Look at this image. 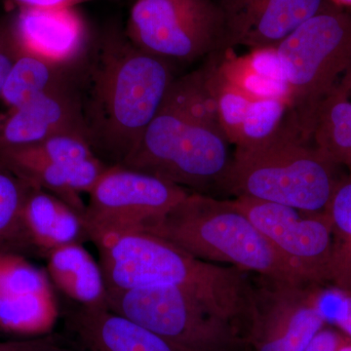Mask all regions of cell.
Returning a JSON list of instances; mask_svg holds the SVG:
<instances>
[{
    "mask_svg": "<svg viewBox=\"0 0 351 351\" xmlns=\"http://www.w3.org/2000/svg\"><path fill=\"white\" fill-rule=\"evenodd\" d=\"M126 36L169 62L191 63L226 50L225 15L216 0H137Z\"/></svg>",
    "mask_w": 351,
    "mask_h": 351,
    "instance_id": "8",
    "label": "cell"
},
{
    "mask_svg": "<svg viewBox=\"0 0 351 351\" xmlns=\"http://www.w3.org/2000/svg\"><path fill=\"white\" fill-rule=\"evenodd\" d=\"M276 49L290 89L289 112L311 137L321 104L351 73V13L331 2Z\"/></svg>",
    "mask_w": 351,
    "mask_h": 351,
    "instance_id": "7",
    "label": "cell"
},
{
    "mask_svg": "<svg viewBox=\"0 0 351 351\" xmlns=\"http://www.w3.org/2000/svg\"><path fill=\"white\" fill-rule=\"evenodd\" d=\"M32 186L0 164V252L36 256L23 223V207Z\"/></svg>",
    "mask_w": 351,
    "mask_h": 351,
    "instance_id": "23",
    "label": "cell"
},
{
    "mask_svg": "<svg viewBox=\"0 0 351 351\" xmlns=\"http://www.w3.org/2000/svg\"><path fill=\"white\" fill-rule=\"evenodd\" d=\"M351 73L323 101L311 131L313 145L338 166L351 158Z\"/></svg>",
    "mask_w": 351,
    "mask_h": 351,
    "instance_id": "21",
    "label": "cell"
},
{
    "mask_svg": "<svg viewBox=\"0 0 351 351\" xmlns=\"http://www.w3.org/2000/svg\"><path fill=\"white\" fill-rule=\"evenodd\" d=\"M331 219L332 246L327 284L351 293V180H341L326 210Z\"/></svg>",
    "mask_w": 351,
    "mask_h": 351,
    "instance_id": "22",
    "label": "cell"
},
{
    "mask_svg": "<svg viewBox=\"0 0 351 351\" xmlns=\"http://www.w3.org/2000/svg\"><path fill=\"white\" fill-rule=\"evenodd\" d=\"M230 145L221 127L164 99L137 147L119 166L208 195L221 189L230 171Z\"/></svg>",
    "mask_w": 351,
    "mask_h": 351,
    "instance_id": "6",
    "label": "cell"
},
{
    "mask_svg": "<svg viewBox=\"0 0 351 351\" xmlns=\"http://www.w3.org/2000/svg\"><path fill=\"white\" fill-rule=\"evenodd\" d=\"M0 351H85L73 339L62 335L49 334L20 339L0 341Z\"/></svg>",
    "mask_w": 351,
    "mask_h": 351,
    "instance_id": "26",
    "label": "cell"
},
{
    "mask_svg": "<svg viewBox=\"0 0 351 351\" xmlns=\"http://www.w3.org/2000/svg\"><path fill=\"white\" fill-rule=\"evenodd\" d=\"M12 25L22 52L61 64L73 63L84 52L86 29L73 8H21Z\"/></svg>",
    "mask_w": 351,
    "mask_h": 351,
    "instance_id": "16",
    "label": "cell"
},
{
    "mask_svg": "<svg viewBox=\"0 0 351 351\" xmlns=\"http://www.w3.org/2000/svg\"><path fill=\"white\" fill-rule=\"evenodd\" d=\"M325 291L258 276L247 322L243 351H304L328 324Z\"/></svg>",
    "mask_w": 351,
    "mask_h": 351,
    "instance_id": "10",
    "label": "cell"
},
{
    "mask_svg": "<svg viewBox=\"0 0 351 351\" xmlns=\"http://www.w3.org/2000/svg\"><path fill=\"white\" fill-rule=\"evenodd\" d=\"M329 294L334 301L332 307H323L328 324L338 328L351 339V293L339 292L332 289Z\"/></svg>",
    "mask_w": 351,
    "mask_h": 351,
    "instance_id": "27",
    "label": "cell"
},
{
    "mask_svg": "<svg viewBox=\"0 0 351 351\" xmlns=\"http://www.w3.org/2000/svg\"><path fill=\"white\" fill-rule=\"evenodd\" d=\"M69 304L64 325L85 351H184L108 307Z\"/></svg>",
    "mask_w": 351,
    "mask_h": 351,
    "instance_id": "15",
    "label": "cell"
},
{
    "mask_svg": "<svg viewBox=\"0 0 351 351\" xmlns=\"http://www.w3.org/2000/svg\"><path fill=\"white\" fill-rule=\"evenodd\" d=\"M59 315L46 270L25 256L0 252V332L43 336L52 332Z\"/></svg>",
    "mask_w": 351,
    "mask_h": 351,
    "instance_id": "12",
    "label": "cell"
},
{
    "mask_svg": "<svg viewBox=\"0 0 351 351\" xmlns=\"http://www.w3.org/2000/svg\"><path fill=\"white\" fill-rule=\"evenodd\" d=\"M337 351H351V339L346 336Z\"/></svg>",
    "mask_w": 351,
    "mask_h": 351,
    "instance_id": "31",
    "label": "cell"
},
{
    "mask_svg": "<svg viewBox=\"0 0 351 351\" xmlns=\"http://www.w3.org/2000/svg\"><path fill=\"white\" fill-rule=\"evenodd\" d=\"M78 60L69 64L55 63L21 51L6 76L0 98L7 107L15 108L40 95L71 84Z\"/></svg>",
    "mask_w": 351,
    "mask_h": 351,
    "instance_id": "20",
    "label": "cell"
},
{
    "mask_svg": "<svg viewBox=\"0 0 351 351\" xmlns=\"http://www.w3.org/2000/svg\"><path fill=\"white\" fill-rule=\"evenodd\" d=\"M78 64L75 88L85 140L103 162L121 165L160 110L174 69L117 32L103 38L86 63Z\"/></svg>",
    "mask_w": 351,
    "mask_h": 351,
    "instance_id": "1",
    "label": "cell"
},
{
    "mask_svg": "<svg viewBox=\"0 0 351 351\" xmlns=\"http://www.w3.org/2000/svg\"><path fill=\"white\" fill-rule=\"evenodd\" d=\"M20 53L19 44L13 31L12 21L0 22V93L6 76Z\"/></svg>",
    "mask_w": 351,
    "mask_h": 351,
    "instance_id": "28",
    "label": "cell"
},
{
    "mask_svg": "<svg viewBox=\"0 0 351 351\" xmlns=\"http://www.w3.org/2000/svg\"><path fill=\"white\" fill-rule=\"evenodd\" d=\"M232 201L314 284L321 287L327 284L332 246V223L327 212L309 213L248 196H237Z\"/></svg>",
    "mask_w": 351,
    "mask_h": 351,
    "instance_id": "11",
    "label": "cell"
},
{
    "mask_svg": "<svg viewBox=\"0 0 351 351\" xmlns=\"http://www.w3.org/2000/svg\"><path fill=\"white\" fill-rule=\"evenodd\" d=\"M189 193L140 171L110 166L88 193L85 226L90 241L117 233L143 232Z\"/></svg>",
    "mask_w": 351,
    "mask_h": 351,
    "instance_id": "9",
    "label": "cell"
},
{
    "mask_svg": "<svg viewBox=\"0 0 351 351\" xmlns=\"http://www.w3.org/2000/svg\"><path fill=\"white\" fill-rule=\"evenodd\" d=\"M345 337L338 328L326 324L313 337L304 351H337Z\"/></svg>",
    "mask_w": 351,
    "mask_h": 351,
    "instance_id": "29",
    "label": "cell"
},
{
    "mask_svg": "<svg viewBox=\"0 0 351 351\" xmlns=\"http://www.w3.org/2000/svg\"><path fill=\"white\" fill-rule=\"evenodd\" d=\"M108 292L165 286L195 289L250 313V274L198 260L160 237L142 232L106 235L93 241Z\"/></svg>",
    "mask_w": 351,
    "mask_h": 351,
    "instance_id": "4",
    "label": "cell"
},
{
    "mask_svg": "<svg viewBox=\"0 0 351 351\" xmlns=\"http://www.w3.org/2000/svg\"><path fill=\"white\" fill-rule=\"evenodd\" d=\"M221 75L254 99H283L290 105V89L276 48L251 49L243 56L232 49L219 54Z\"/></svg>",
    "mask_w": 351,
    "mask_h": 351,
    "instance_id": "19",
    "label": "cell"
},
{
    "mask_svg": "<svg viewBox=\"0 0 351 351\" xmlns=\"http://www.w3.org/2000/svg\"><path fill=\"white\" fill-rule=\"evenodd\" d=\"M330 2H332L335 5L341 7H351V0H329Z\"/></svg>",
    "mask_w": 351,
    "mask_h": 351,
    "instance_id": "32",
    "label": "cell"
},
{
    "mask_svg": "<svg viewBox=\"0 0 351 351\" xmlns=\"http://www.w3.org/2000/svg\"><path fill=\"white\" fill-rule=\"evenodd\" d=\"M338 167L288 113L282 126L269 140L235 147L221 189L237 197L248 196L323 213L341 181L337 176Z\"/></svg>",
    "mask_w": 351,
    "mask_h": 351,
    "instance_id": "3",
    "label": "cell"
},
{
    "mask_svg": "<svg viewBox=\"0 0 351 351\" xmlns=\"http://www.w3.org/2000/svg\"><path fill=\"white\" fill-rule=\"evenodd\" d=\"M108 304L184 351H243L248 314L207 293L136 289L108 292Z\"/></svg>",
    "mask_w": 351,
    "mask_h": 351,
    "instance_id": "5",
    "label": "cell"
},
{
    "mask_svg": "<svg viewBox=\"0 0 351 351\" xmlns=\"http://www.w3.org/2000/svg\"><path fill=\"white\" fill-rule=\"evenodd\" d=\"M346 168L348 170V179L351 180V158L350 162L348 163V165H346Z\"/></svg>",
    "mask_w": 351,
    "mask_h": 351,
    "instance_id": "33",
    "label": "cell"
},
{
    "mask_svg": "<svg viewBox=\"0 0 351 351\" xmlns=\"http://www.w3.org/2000/svg\"><path fill=\"white\" fill-rule=\"evenodd\" d=\"M142 232L160 237L204 262L228 265L281 282L316 285L232 200L189 193Z\"/></svg>",
    "mask_w": 351,
    "mask_h": 351,
    "instance_id": "2",
    "label": "cell"
},
{
    "mask_svg": "<svg viewBox=\"0 0 351 351\" xmlns=\"http://www.w3.org/2000/svg\"><path fill=\"white\" fill-rule=\"evenodd\" d=\"M45 258L51 283L69 302L87 307H108L107 284L100 263L82 243L60 247Z\"/></svg>",
    "mask_w": 351,
    "mask_h": 351,
    "instance_id": "18",
    "label": "cell"
},
{
    "mask_svg": "<svg viewBox=\"0 0 351 351\" xmlns=\"http://www.w3.org/2000/svg\"><path fill=\"white\" fill-rule=\"evenodd\" d=\"M23 223L39 257L46 258L60 247L89 240L82 215L38 186H32L25 198Z\"/></svg>",
    "mask_w": 351,
    "mask_h": 351,
    "instance_id": "17",
    "label": "cell"
},
{
    "mask_svg": "<svg viewBox=\"0 0 351 351\" xmlns=\"http://www.w3.org/2000/svg\"><path fill=\"white\" fill-rule=\"evenodd\" d=\"M290 105L283 99H257L252 101L233 145L251 147L271 138L282 126Z\"/></svg>",
    "mask_w": 351,
    "mask_h": 351,
    "instance_id": "25",
    "label": "cell"
},
{
    "mask_svg": "<svg viewBox=\"0 0 351 351\" xmlns=\"http://www.w3.org/2000/svg\"><path fill=\"white\" fill-rule=\"evenodd\" d=\"M225 15L226 50L276 48L329 0H216Z\"/></svg>",
    "mask_w": 351,
    "mask_h": 351,
    "instance_id": "13",
    "label": "cell"
},
{
    "mask_svg": "<svg viewBox=\"0 0 351 351\" xmlns=\"http://www.w3.org/2000/svg\"><path fill=\"white\" fill-rule=\"evenodd\" d=\"M66 134L85 138L75 82L0 113V152Z\"/></svg>",
    "mask_w": 351,
    "mask_h": 351,
    "instance_id": "14",
    "label": "cell"
},
{
    "mask_svg": "<svg viewBox=\"0 0 351 351\" xmlns=\"http://www.w3.org/2000/svg\"><path fill=\"white\" fill-rule=\"evenodd\" d=\"M20 8L66 9L90 0H12Z\"/></svg>",
    "mask_w": 351,
    "mask_h": 351,
    "instance_id": "30",
    "label": "cell"
},
{
    "mask_svg": "<svg viewBox=\"0 0 351 351\" xmlns=\"http://www.w3.org/2000/svg\"><path fill=\"white\" fill-rule=\"evenodd\" d=\"M96 156L82 136L66 134L46 138L36 144L0 152V164L66 163Z\"/></svg>",
    "mask_w": 351,
    "mask_h": 351,
    "instance_id": "24",
    "label": "cell"
}]
</instances>
